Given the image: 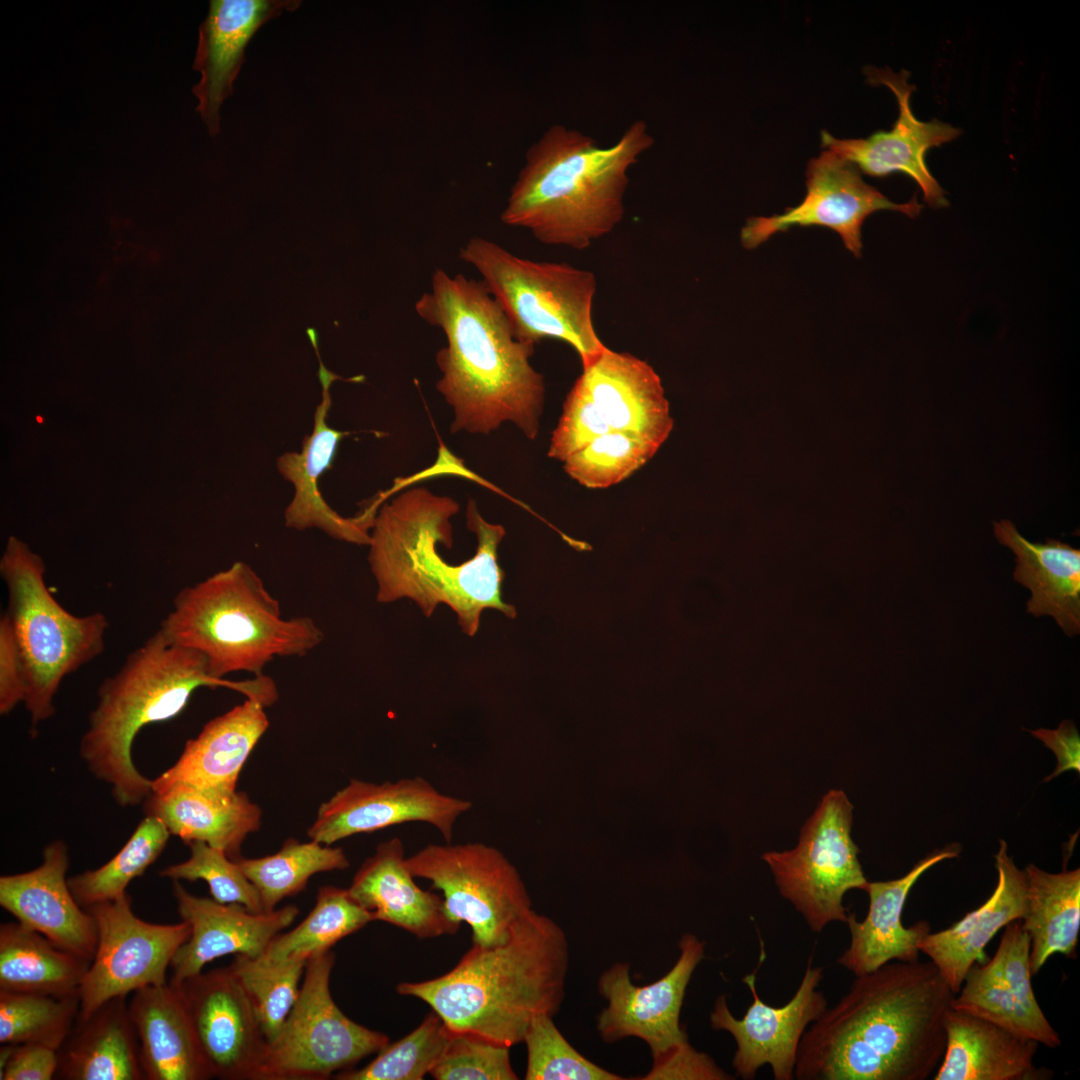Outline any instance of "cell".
I'll use <instances>...</instances> for the list:
<instances>
[{"mask_svg":"<svg viewBox=\"0 0 1080 1080\" xmlns=\"http://www.w3.org/2000/svg\"><path fill=\"white\" fill-rule=\"evenodd\" d=\"M755 972L743 978L753 999L744 1016L735 1018L725 996L720 995L710 1013L711 1027L733 1036L737 1048L732 1066L742 1079H754L768 1064L775 1080H792L801 1038L827 1009V999L817 989L823 970L812 967L810 957L796 993L781 1007L768 1005L759 997Z\"/></svg>","mask_w":1080,"mask_h":1080,"instance_id":"obj_16","label":"cell"},{"mask_svg":"<svg viewBox=\"0 0 1080 1080\" xmlns=\"http://www.w3.org/2000/svg\"><path fill=\"white\" fill-rule=\"evenodd\" d=\"M371 921H374L372 913L355 902L347 889L324 886L303 921L292 930L278 934L257 958L266 962L308 961L330 951L337 942Z\"/></svg>","mask_w":1080,"mask_h":1080,"instance_id":"obj_36","label":"cell"},{"mask_svg":"<svg viewBox=\"0 0 1080 1080\" xmlns=\"http://www.w3.org/2000/svg\"><path fill=\"white\" fill-rule=\"evenodd\" d=\"M945 1051L934 1080H1046L1033 1063L1039 1043L952 1007L944 1019Z\"/></svg>","mask_w":1080,"mask_h":1080,"instance_id":"obj_30","label":"cell"},{"mask_svg":"<svg viewBox=\"0 0 1080 1080\" xmlns=\"http://www.w3.org/2000/svg\"><path fill=\"white\" fill-rule=\"evenodd\" d=\"M806 188L802 202L784 213L749 218L741 230L742 245L753 249L792 227L822 226L837 232L844 246L860 257L861 228L869 215L890 210L914 218L922 210L917 197L906 203L892 202L866 183L852 163L830 150L809 161Z\"/></svg>","mask_w":1080,"mask_h":1080,"instance_id":"obj_14","label":"cell"},{"mask_svg":"<svg viewBox=\"0 0 1080 1080\" xmlns=\"http://www.w3.org/2000/svg\"><path fill=\"white\" fill-rule=\"evenodd\" d=\"M173 894L180 918L190 927V935L172 959V983L201 973L205 965L220 957H260L299 914L296 905L254 912L240 904L219 903L191 894L179 881H174Z\"/></svg>","mask_w":1080,"mask_h":1080,"instance_id":"obj_20","label":"cell"},{"mask_svg":"<svg viewBox=\"0 0 1080 1080\" xmlns=\"http://www.w3.org/2000/svg\"><path fill=\"white\" fill-rule=\"evenodd\" d=\"M173 984L181 991L212 1078L255 1080L266 1039L248 996L229 967Z\"/></svg>","mask_w":1080,"mask_h":1080,"instance_id":"obj_19","label":"cell"},{"mask_svg":"<svg viewBox=\"0 0 1080 1080\" xmlns=\"http://www.w3.org/2000/svg\"><path fill=\"white\" fill-rule=\"evenodd\" d=\"M569 947L562 928L534 910L493 946L472 947L447 973L402 982L396 991L427 1003L454 1032H471L511 1047L531 1021L554 1016L564 998Z\"/></svg>","mask_w":1080,"mask_h":1080,"instance_id":"obj_4","label":"cell"},{"mask_svg":"<svg viewBox=\"0 0 1080 1080\" xmlns=\"http://www.w3.org/2000/svg\"><path fill=\"white\" fill-rule=\"evenodd\" d=\"M611 431L591 398L575 381L563 405L548 450L550 458L564 462L598 436Z\"/></svg>","mask_w":1080,"mask_h":1080,"instance_id":"obj_48","label":"cell"},{"mask_svg":"<svg viewBox=\"0 0 1080 1080\" xmlns=\"http://www.w3.org/2000/svg\"><path fill=\"white\" fill-rule=\"evenodd\" d=\"M954 993L931 961H890L856 976L807 1028L798 1080H926L942 1060Z\"/></svg>","mask_w":1080,"mask_h":1080,"instance_id":"obj_1","label":"cell"},{"mask_svg":"<svg viewBox=\"0 0 1080 1080\" xmlns=\"http://www.w3.org/2000/svg\"><path fill=\"white\" fill-rule=\"evenodd\" d=\"M190 857L170 865L159 873L173 881L203 880L212 899L223 904H240L254 912H264L256 887L247 878L239 863L223 850L202 841L188 843Z\"/></svg>","mask_w":1080,"mask_h":1080,"instance_id":"obj_44","label":"cell"},{"mask_svg":"<svg viewBox=\"0 0 1080 1080\" xmlns=\"http://www.w3.org/2000/svg\"><path fill=\"white\" fill-rule=\"evenodd\" d=\"M306 963V960L266 962L237 955L229 966L254 1008L266 1041L277 1035L294 1007Z\"/></svg>","mask_w":1080,"mask_h":1080,"instance_id":"obj_40","label":"cell"},{"mask_svg":"<svg viewBox=\"0 0 1080 1080\" xmlns=\"http://www.w3.org/2000/svg\"><path fill=\"white\" fill-rule=\"evenodd\" d=\"M459 257L480 274L518 340L534 346L547 338L561 340L577 352L582 366L606 348L593 323V272L525 259L481 236L469 238Z\"/></svg>","mask_w":1080,"mask_h":1080,"instance_id":"obj_9","label":"cell"},{"mask_svg":"<svg viewBox=\"0 0 1080 1080\" xmlns=\"http://www.w3.org/2000/svg\"><path fill=\"white\" fill-rule=\"evenodd\" d=\"M159 630L200 653L218 679L234 672L261 676L274 658L305 656L324 640L312 618H283L279 601L241 561L182 588Z\"/></svg>","mask_w":1080,"mask_h":1080,"instance_id":"obj_7","label":"cell"},{"mask_svg":"<svg viewBox=\"0 0 1080 1080\" xmlns=\"http://www.w3.org/2000/svg\"><path fill=\"white\" fill-rule=\"evenodd\" d=\"M170 834L160 818L146 815L112 859L97 869L68 878L76 901L87 908L126 894L128 884L157 860Z\"/></svg>","mask_w":1080,"mask_h":1080,"instance_id":"obj_38","label":"cell"},{"mask_svg":"<svg viewBox=\"0 0 1080 1080\" xmlns=\"http://www.w3.org/2000/svg\"><path fill=\"white\" fill-rule=\"evenodd\" d=\"M144 802L146 815L160 818L171 834L187 844L205 842L234 860L248 834L261 826L262 811L244 792L222 794L174 784Z\"/></svg>","mask_w":1080,"mask_h":1080,"instance_id":"obj_31","label":"cell"},{"mask_svg":"<svg viewBox=\"0 0 1080 1080\" xmlns=\"http://www.w3.org/2000/svg\"><path fill=\"white\" fill-rule=\"evenodd\" d=\"M319 361L317 376L322 386V400L316 407L312 432L305 436L300 452H286L278 457L277 469L294 487V495L284 512L285 525L295 530L317 528L330 537L359 545H369L370 532L376 512L366 507L353 518L334 511L322 497L318 481L332 466L340 440L348 435L329 427L331 407L329 389L334 381L357 382V377L343 379L322 363L318 347L314 348Z\"/></svg>","mask_w":1080,"mask_h":1080,"instance_id":"obj_21","label":"cell"},{"mask_svg":"<svg viewBox=\"0 0 1080 1080\" xmlns=\"http://www.w3.org/2000/svg\"><path fill=\"white\" fill-rule=\"evenodd\" d=\"M58 1050L40 1044L17 1045L1 1080H50L57 1074Z\"/></svg>","mask_w":1080,"mask_h":1080,"instance_id":"obj_51","label":"cell"},{"mask_svg":"<svg viewBox=\"0 0 1080 1080\" xmlns=\"http://www.w3.org/2000/svg\"><path fill=\"white\" fill-rule=\"evenodd\" d=\"M1029 732L1051 749L1057 758V766L1054 772L1047 776L1044 781H1049L1068 770L1080 771V737L1075 724L1071 720L1062 721L1053 730L1039 728L1029 730Z\"/></svg>","mask_w":1080,"mask_h":1080,"instance_id":"obj_52","label":"cell"},{"mask_svg":"<svg viewBox=\"0 0 1080 1080\" xmlns=\"http://www.w3.org/2000/svg\"><path fill=\"white\" fill-rule=\"evenodd\" d=\"M400 838L380 843L355 873L347 889L374 921L399 927L419 939L455 934L460 923L446 912L443 898L421 889L405 862Z\"/></svg>","mask_w":1080,"mask_h":1080,"instance_id":"obj_26","label":"cell"},{"mask_svg":"<svg viewBox=\"0 0 1080 1080\" xmlns=\"http://www.w3.org/2000/svg\"><path fill=\"white\" fill-rule=\"evenodd\" d=\"M576 382L591 398L611 430L661 445L673 428L662 381L646 361L609 348L589 364Z\"/></svg>","mask_w":1080,"mask_h":1080,"instance_id":"obj_25","label":"cell"},{"mask_svg":"<svg viewBox=\"0 0 1080 1080\" xmlns=\"http://www.w3.org/2000/svg\"><path fill=\"white\" fill-rule=\"evenodd\" d=\"M643 1080H728L733 1079L706 1053L688 1042L653 1060Z\"/></svg>","mask_w":1080,"mask_h":1080,"instance_id":"obj_49","label":"cell"},{"mask_svg":"<svg viewBox=\"0 0 1080 1080\" xmlns=\"http://www.w3.org/2000/svg\"><path fill=\"white\" fill-rule=\"evenodd\" d=\"M1023 871L1027 907L1021 925L1030 938V969L1035 975L1055 953L1077 957L1080 869L1049 873L1029 864Z\"/></svg>","mask_w":1080,"mask_h":1080,"instance_id":"obj_34","label":"cell"},{"mask_svg":"<svg viewBox=\"0 0 1080 1080\" xmlns=\"http://www.w3.org/2000/svg\"><path fill=\"white\" fill-rule=\"evenodd\" d=\"M852 811L846 794L832 789L801 828L794 849L762 855L780 894L815 933L833 921L846 923L844 895L868 884L851 838Z\"/></svg>","mask_w":1080,"mask_h":1080,"instance_id":"obj_11","label":"cell"},{"mask_svg":"<svg viewBox=\"0 0 1080 1080\" xmlns=\"http://www.w3.org/2000/svg\"><path fill=\"white\" fill-rule=\"evenodd\" d=\"M45 571L42 558L26 543L8 538L0 559L8 594L4 612L23 663V703L34 727L54 715L64 678L103 653L109 626L101 612L78 616L66 610L48 588Z\"/></svg>","mask_w":1080,"mask_h":1080,"instance_id":"obj_8","label":"cell"},{"mask_svg":"<svg viewBox=\"0 0 1080 1080\" xmlns=\"http://www.w3.org/2000/svg\"><path fill=\"white\" fill-rule=\"evenodd\" d=\"M334 960L328 951L307 961L298 999L266 1041L255 1080H326L389 1044L387 1035L351 1020L333 1000Z\"/></svg>","mask_w":1080,"mask_h":1080,"instance_id":"obj_10","label":"cell"},{"mask_svg":"<svg viewBox=\"0 0 1080 1080\" xmlns=\"http://www.w3.org/2000/svg\"><path fill=\"white\" fill-rule=\"evenodd\" d=\"M451 1030L434 1012L399 1041L388 1044L360 1069H348L337 1080H421L442 1056Z\"/></svg>","mask_w":1080,"mask_h":1080,"instance_id":"obj_41","label":"cell"},{"mask_svg":"<svg viewBox=\"0 0 1080 1080\" xmlns=\"http://www.w3.org/2000/svg\"><path fill=\"white\" fill-rule=\"evenodd\" d=\"M131 904L126 893L85 908L96 922L97 945L80 987L79 1018L113 998L167 983L172 959L189 938L186 922H147L137 917Z\"/></svg>","mask_w":1080,"mask_h":1080,"instance_id":"obj_13","label":"cell"},{"mask_svg":"<svg viewBox=\"0 0 1080 1080\" xmlns=\"http://www.w3.org/2000/svg\"><path fill=\"white\" fill-rule=\"evenodd\" d=\"M471 807V801L441 793L419 776L381 784L351 779L319 807L308 836L331 845L355 834L425 822L451 842L456 820Z\"/></svg>","mask_w":1080,"mask_h":1080,"instance_id":"obj_18","label":"cell"},{"mask_svg":"<svg viewBox=\"0 0 1080 1080\" xmlns=\"http://www.w3.org/2000/svg\"><path fill=\"white\" fill-rule=\"evenodd\" d=\"M864 73L869 84L886 86L895 95L899 114L893 127L858 139H838L828 131H822V148L836 153L869 176L903 173L918 184L926 204L932 208L947 206L944 190L927 166L926 153L954 140L961 130L936 119L921 121L916 118L910 105L915 86L908 82L907 71L895 73L888 68L867 67Z\"/></svg>","mask_w":1080,"mask_h":1080,"instance_id":"obj_17","label":"cell"},{"mask_svg":"<svg viewBox=\"0 0 1080 1080\" xmlns=\"http://www.w3.org/2000/svg\"><path fill=\"white\" fill-rule=\"evenodd\" d=\"M509 1050L475 1033L451 1031L429 1074L436 1080H516Z\"/></svg>","mask_w":1080,"mask_h":1080,"instance_id":"obj_47","label":"cell"},{"mask_svg":"<svg viewBox=\"0 0 1080 1080\" xmlns=\"http://www.w3.org/2000/svg\"><path fill=\"white\" fill-rule=\"evenodd\" d=\"M959 853V846L952 844L926 856L900 878L868 881L865 889L869 896L867 915L858 921L853 913L848 914L846 924L850 944L838 958V964L859 976L890 961L919 960V944L931 932L930 924L919 921L905 927L902 922L905 902L911 888L925 871L943 860L956 858Z\"/></svg>","mask_w":1080,"mask_h":1080,"instance_id":"obj_24","label":"cell"},{"mask_svg":"<svg viewBox=\"0 0 1080 1080\" xmlns=\"http://www.w3.org/2000/svg\"><path fill=\"white\" fill-rule=\"evenodd\" d=\"M990 962L1012 993L1031 1028L1033 1039L1049 1048L1059 1047L1060 1037L1044 1015L1033 991L1030 938L1018 920L1005 926L998 948Z\"/></svg>","mask_w":1080,"mask_h":1080,"instance_id":"obj_45","label":"cell"},{"mask_svg":"<svg viewBox=\"0 0 1080 1080\" xmlns=\"http://www.w3.org/2000/svg\"><path fill=\"white\" fill-rule=\"evenodd\" d=\"M256 887L264 912H271L284 898L305 890L315 874L344 870L348 858L340 847L288 839L275 854L260 858L235 859Z\"/></svg>","mask_w":1080,"mask_h":1080,"instance_id":"obj_37","label":"cell"},{"mask_svg":"<svg viewBox=\"0 0 1080 1080\" xmlns=\"http://www.w3.org/2000/svg\"><path fill=\"white\" fill-rule=\"evenodd\" d=\"M998 882L992 895L977 909L938 932H929L920 942L926 954L956 994L969 969L985 962L984 949L995 934L1009 923L1023 918L1027 907L1024 871L1007 853L1000 841L995 855Z\"/></svg>","mask_w":1080,"mask_h":1080,"instance_id":"obj_28","label":"cell"},{"mask_svg":"<svg viewBox=\"0 0 1080 1080\" xmlns=\"http://www.w3.org/2000/svg\"><path fill=\"white\" fill-rule=\"evenodd\" d=\"M458 503L427 488H410L383 503L370 533L368 562L377 583L376 600L391 603L413 600L426 617L439 604L448 605L468 636H474L485 609L508 617L514 608L501 597L504 572L497 549L504 537L501 525L483 519L473 500L467 505V526L475 532V555L458 565L450 564L438 546L452 547L450 518Z\"/></svg>","mask_w":1080,"mask_h":1080,"instance_id":"obj_3","label":"cell"},{"mask_svg":"<svg viewBox=\"0 0 1080 1080\" xmlns=\"http://www.w3.org/2000/svg\"><path fill=\"white\" fill-rule=\"evenodd\" d=\"M405 862L414 877L429 880L442 892L445 910L454 921L470 926L472 944L503 942L512 926L531 910L518 871L491 845L429 844Z\"/></svg>","mask_w":1080,"mask_h":1080,"instance_id":"obj_12","label":"cell"},{"mask_svg":"<svg viewBox=\"0 0 1080 1080\" xmlns=\"http://www.w3.org/2000/svg\"><path fill=\"white\" fill-rule=\"evenodd\" d=\"M660 446L635 435L611 430L564 463L565 472L587 488H607L628 478L646 464Z\"/></svg>","mask_w":1080,"mask_h":1080,"instance_id":"obj_42","label":"cell"},{"mask_svg":"<svg viewBox=\"0 0 1080 1080\" xmlns=\"http://www.w3.org/2000/svg\"><path fill=\"white\" fill-rule=\"evenodd\" d=\"M523 1042L527 1049V1080H622L583 1055L565 1039L553 1016L541 1014L529 1024Z\"/></svg>","mask_w":1080,"mask_h":1080,"instance_id":"obj_43","label":"cell"},{"mask_svg":"<svg viewBox=\"0 0 1080 1080\" xmlns=\"http://www.w3.org/2000/svg\"><path fill=\"white\" fill-rule=\"evenodd\" d=\"M265 707L261 700L247 698L210 720L186 742L176 763L151 780L152 792L174 784L222 794L236 792L245 761L269 727Z\"/></svg>","mask_w":1080,"mask_h":1080,"instance_id":"obj_27","label":"cell"},{"mask_svg":"<svg viewBox=\"0 0 1080 1080\" xmlns=\"http://www.w3.org/2000/svg\"><path fill=\"white\" fill-rule=\"evenodd\" d=\"M200 687L229 688L267 705L278 697L274 681L265 674L239 682L213 677L200 653L173 644L159 629L102 681L79 752L90 772L111 786L116 803L134 806L152 793L151 780L132 759L138 732L176 717Z\"/></svg>","mask_w":1080,"mask_h":1080,"instance_id":"obj_6","label":"cell"},{"mask_svg":"<svg viewBox=\"0 0 1080 1080\" xmlns=\"http://www.w3.org/2000/svg\"><path fill=\"white\" fill-rule=\"evenodd\" d=\"M90 961L57 947L20 922L0 926V990L66 997L80 994Z\"/></svg>","mask_w":1080,"mask_h":1080,"instance_id":"obj_35","label":"cell"},{"mask_svg":"<svg viewBox=\"0 0 1080 1080\" xmlns=\"http://www.w3.org/2000/svg\"><path fill=\"white\" fill-rule=\"evenodd\" d=\"M56 1076L66 1080H146L126 997L77 1020L58 1050Z\"/></svg>","mask_w":1080,"mask_h":1080,"instance_id":"obj_33","label":"cell"},{"mask_svg":"<svg viewBox=\"0 0 1080 1080\" xmlns=\"http://www.w3.org/2000/svg\"><path fill=\"white\" fill-rule=\"evenodd\" d=\"M653 143L641 120L609 147L551 126L527 151L501 221L546 245L586 249L622 221L628 170Z\"/></svg>","mask_w":1080,"mask_h":1080,"instance_id":"obj_5","label":"cell"},{"mask_svg":"<svg viewBox=\"0 0 1080 1080\" xmlns=\"http://www.w3.org/2000/svg\"><path fill=\"white\" fill-rule=\"evenodd\" d=\"M26 695V680L20 653L9 619L0 617V714H9Z\"/></svg>","mask_w":1080,"mask_h":1080,"instance_id":"obj_50","label":"cell"},{"mask_svg":"<svg viewBox=\"0 0 1080 1080\" xmlns=\"http://www.w3.org/2000/svg\"><path fill=\"white\" fill-rule=\"evenodd\" d=\"M951 1007L1033 1039L1028 1022L990 960L969 969Z\"/></svg>","mask_w":1080,"mask_h":1080,"instance_id":"obj_46","label":"cell"},{"mask_svg":"<svg viewBox=\"0 0 1080 1080\" xmlns=\"http://www.w3.org/2000/svg\"><path fill=\"white\" fill-rule=\"evenodd\" d=\"M415 312L446 337L436 354V388L453 409L451 432L486 435L512 422L535 439L545 384L530 363L534 345L515 337L484 283L436 269Z\"/></svg>","mask_w":1080,"mask_h":1080,"instance_id":"obj_2","label":"cell"},{"mask_svg":"<svg viewBox=\"0 0 1080 1080\" xmlns=\"http://www.w3.org/2000/svg\"><path fill=\"white\" fill-rule=\"evenodd\" d=\"M68 867L66 844L61 840L49 843L38 867L0 877V905L57 947L91 962L97 945L96 922L73 896L66 879Z\"/></svg>","mask_w":1080,"mask_h":1080,"instance_id":"obj_22","label":"cell"},{"mask_svg":"<svg viewBox=\"0 0 1080 1080\" xmlns=\"http://www.w3.org/2000/svg\"><path fill=\"white\" fill-rule=\"evenodd\" d=\"M680 955L662 978L635 985L629 964L615 963L598 980V991L607 1006L597 1018V1031L608 1044L628 1037L642 1039L653 1060L688 1042L680 1013L692 974L704 958V943L685 933L679 940Z\"/></svg>","mask_w":1080,"mask_h":1080,"instance_id":"obj_15","label":"cell"},{"mask_svg":"<svg viewBox=\"0 0 1080 1080\" xmlns=\"http://www.w3.org/2000/svg\"><path fill=\"white\" fill-rule=\"evenodd\" d=\"M1000 544L1016 555L1015 581L1032 596L1027 612L1052 616L1067 636L1080 632V550L1060 540L1033 543L1010 520L993 522Z\"/></svg>","mask_w":1080,"mask_h":1080,"instance_id":"obj_32","label":"cell"},{"mask_svg":"<svg viewBox=\"0 0 1080 1080\" xmlns=\"http://www.w3.org/2000/svg\"><path fill=\"white\" fill-rule=\"evenodd\" d=\"M128 1008L146 1080L212 1078L176 984L169 981L139 989Z\"/></svg>","mask_w":1080,"mask_h":1080,"instance_id":"obj_29","label":"cell"},{"mask_svg":"<svg viewBox=\"0 0 1080 1080\" xmlns=\"http://www.w3.org/2000/svg\"><path fill=\"white\" fill-rule=\"evenodd\" d=\"M300 5L298 0L210 1L199 27L193 64L201 78L192 92L198 99L196 110L211 135L220 131V108L233 92L250 40L265 23Z\"/></svg>","mask_w":1080,"mask_h":1080,"instance_id":"obj_23","label":"cell"},{"mask_svg":"<svg viewBox=\"0 0 1080 1080\" xmlns=\"http://www.w3.org/2000/svg\"><path fill=\"white\" fill-rule=\"evenodd\" d=\"M80 994L54 997L0 990V1043L59 1050L79 1014Z\"/></svg>","mask_w":1080,"mask_h":1080,"instance_id":"obj_39","label":"cell"}]
</instances>
